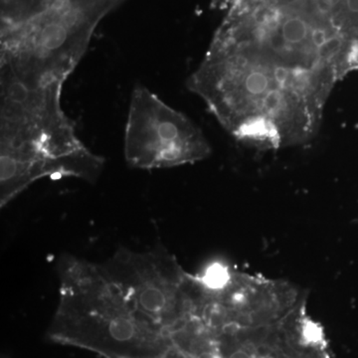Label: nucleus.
<instances>
[{
	"instance_id": "423d86ee",
	"label": "nucleus",
	"mask_w": 358,
	"mask_h": 358,
	"mask_svg": "<svg viewBox=\"0 0 358 358\" xmlns=\"http://www.w3.org/2000/svg\"><path fill=\"white\" fill-rule=\"evenodd\" d=\"M195 358H222V357H221L220 353L210 348V350H201V352L197 353Z\"/></svg>"
},
{
	"instance_id": "0eeeda50",
	"label": "nucleus",
	"mask_w": 358,
	"mask_h": 358,
	"mask_svg": "<svg viewBox=\"0 0 358 358\" xmlns=\"http://www.w3.org/2000/svg\"><path fill=\"white\" fill-rule=\"evenodd\" d=\"M228 358H253V357H252L251 353L243 350V348H238V350L231 353Z\"/></svg>"
},
{
	"instance_id": "39448f33",
	"label": "nucleus",
	"mask_w": 358,
	"mask_h": 358,
	"mask_svg": "<svg viewBox=\"0 0 358 358\" xmlns=\"http://www.w3.org/2000/svg\"><path fill=\"white\" fill-rule=\"evenodd\" d=\"M203 133L185 115L167 106L145 86L131 93L124 129V157L134 169H169L208 157Z\"/></svg>"
},
{
	"instance_id": "20e7f679",
	"label": "nucleus",
	"mask_w": 358,
	"mask_h": 358,
	"mask_svg": "<svg viewBox=\"0 0 358 358\" xmlns=\"http://www.w3.org/2000/svg\"><path fill=\"white\" fill-rule=\"evenodd\" d=\"M102 266L134 308L164 331L182 322L201 294L196 277L162 244L143 252L120 248Z\"/></svg>"
},
{
	"instance_id": "f03ea898",
	"label": "nucleus",
	"mask_w": 358,
	"mask_h": 358,
	"mask_svg": "<svg viewBox=\"0 0 358 358\" xmlns=\"http://www.w3.org/2000/svg\"><path fill=\"white\" fill-rule=\"evenodd\" d=\"M0 86L1 208L41 178L98 180L105 162L78 138L63 110V83L0 66Z\"/></svg>"
},
{
	"instance_id": "f257e3e1",
	"label": "nucleus",
	"mask_w": 358,
	"mask_h": 358,
	"mask_svg": "<svg viewBox=\"0 0 358 358\" xmlns=\"http://www.w3.org/2000/svg\"><path fill=\"white\" fill-rule=\"evenodd\" d=\"M334 83L280 64L220 27L187 87L237 141L278 150L308 143L317 134Z\"/></svg>"
},
{
	"instance_id": "7ed1b4c3",
	"label": "nucleus",
	"mask_w": 358,
	"mask_h": 358,
	"mask_svg": "<svg viewBox=\"0 0 358 358\" xmlns=\"http://www.w3.org/2000/svg\"><path fill=\"white\" fill-rule=\"evenodd\" d=\"M57 268L58 336L96 338L105 345L131 348H157V343L166 338L164 331L134 308L102 265L64 255Z\"/></svg>"
}]
</instances>
